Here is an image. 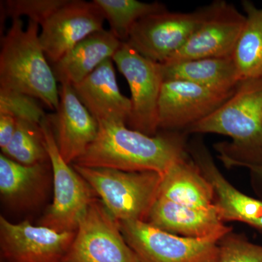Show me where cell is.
<instances>
[{
  "mask_svg": "<svg viewBox=\"0 0 262 262\" xmlns=\"http://www.w3.org/2000/svg\"><path fill=\"white\" fill-rule=\"evenodd\" d=\"M39 100L28 95L0 89V113L9 114L16 120H25L41 125L47 117Z\"/></svg>",
  "mask_w": 262,
  "mask_h": 262,
  "instance_id": "cell-26",
  "label": "cell"
},
{
  "mask_svg": "<svg viewBox=\"0 0 262 262\" xmlns=\"http://www.w3.org/2000/svg\"><path fill=\"white\" fill-rule=\"evenodd\" d=\"M246 15L226 1L208 5L206 18L187 44L165 63L207 58H232Z\"/></svg>",
  "mask_w": 262,
  "mask_h": 262,
  "instance_id": "cell-12",
  "label": "cell"
},
{
  "mask_svg": "<svg viewBox=\"0 0 262 262\" xmlns=\"http://www.w3.org/2000/svg\"><path fill=\"white\" fill-rule=\"evenodd\" d=\"M159 196L183 206L203 209L215 207L213 188L189 153L162 177Z\"/></svg>",
  "mask_w": 262,
  "mask_h": 262,
  "instance_id": "cell-19",
  "label": "cell"
},
{
  "mask_svg": "<svg viewBox=\"0 0 262 262\" xmlns=\"http://www.w3.org/2000/svg\"><path fill=\"white\" fill-rule=\"evenodd\" d=\"M208 5L191 13L168 9L141 18L126 42L141 56L163 63L178 53L206 18Z\"/></svg>",
  "mask_w": 262,
  "mask_h": 262,
  "instance_id": "cell-9",
  "label": "cell"
},
{
  "mask_svg": "<svg viewBox=\"0 0 262 262\" xmlns=\"http://www.w3.org/2000/svg\"><path fill=\"white\" fill-rule=\"evenodd\" d=\"M217 157L227 168L248 169L262 180V148L244 147L232 141H221L213 145Z\"/></svg>",
  "mask_w": 262,
  "mask_h": 262,
  "instance_id": "cell-25",
  "label": "cell"
},
{
  "mask_svg": "<svg viewBox=\"0 0 262 262\" xmlns=\"http://www.w3.org/2000/svg\"><path fill=\"white\" fill-rule=\"evenodd\" d=\"M76 232H58L29 221L0 217V253L4 262H64Z\"/></svg>",
  "mask_w": 262,
  "mask_h": 262,
  "instance_id": "cell-10",
  "label": "cell"
},
{
  "mask_svg": "<svg viewBox=\"0 0 262 262\" xmlns=\"http://www.w3.org/2000/svg\"><path fill=\"white\" fill-rule=\"evenodd\" d=\"M146 222L169 233L193 238H222L232 231L222 220L216 205L203 209L183 206L162 196L151 207Z\"/></svg>",
  "mask_w": 262,
  "mask_h": 262,
  "instance_id": "cell-17",
  "label": "cell"
},
{
  "mask_svg": "<svg viewBox=\"0 0 262 262\" xmlns=\"http://www.w3.org/2000/svg\"><path fill=\"white\" fill-rule=\"evenodd\" d=\"M53 181V200L39 224L58 232H77L79 222L96 198L94 189L62 158L47 117L42 124Z\"/></svg>",
  "mask_w": 262,
  "mask_h": 262,
  "instance_id": "cell-5",
  "label": "cell"
},
{
  "mask_svg": "<svg viewBox=\"0 0 262 262\" xmlns=\"http://www.w3.org/2000/svg\"><path fill=\"white\" fill-rule=\"evenodd\" d=\"M182 80L164 81L158 103L159 130L186 132L233 94Z\"/></svg>",
  "mask_w": 262,
  "mask_h": 262,
  "instance_id": "cell-11",
  "label": "cell"
},
{
  "mask_svg": "<svg viewBox=\"0 0 262 262\" xmlns=\"http://www.w3.org/2000/svg\"><path fill=\"white\" fill-rule=\"evenodd\" d=\"M187 134L162 131L151 136L124 124H102L96 140L75 165L124 171H155L163 177L188 155Z\"/></svg>",
  "mask_w": 262,
  "mask_h": 262,
  "instance_id": "cell-1",
  "label": "cell"
},
{
  "mask_svg": "<svg viewBox=\"0 0 262 262\" xmlns=\"http://www.w3.org/2000/svg\"><path fill=\"white\" fill-rule=\"evenodd\" d=\"M3 154L25 165L50 161L41 125L29 120H17L14 136L3 150Z\"/></svg>",
  "mask_w": 262,
  "mask_h": 262,
  "instance_id": "cell-24",
  "label": "cell"
},
{
  "mask_svg": "<svg viewBox=\"0 0 262 262\" xmlns=\"http://www.w3.org/2000/svg\"><path fill=\"white\" fill-rule=\"evenodd\" d=\"M160 65L164 81H186L221 92L234 91L241 81L232 58H200Z\"/></svg>",
  "mask_w": 262,
  "mask_h": 262,
  "instance_id": "cell-20",
  "label": "cell"
},
{
  "mask_svg": "<svg viewBox=\"0 0 262 262\" xmlns=\"http://www.w3.org/2000/svg\"><path fill=\"white\" fill-rule=\"evenodd\" d=\"M39 33L36 22L29 20L24 29L21 19H12L11 27L2 38L0 89L37 98L56 112L60 101L58 81L41 46Z\"/></svg>",
  "mask_w": 262,
  "mask_h": 262,
  "instance_id": "cell-2",
  "label": "cell"
},
{
  "mask_svg": "<svg viewBox=\"0 0 262 262\" xmlns=\"http://www.w3.org/2000/svg\"><path fill=\"white\" fill-rule=\"evenodd\" d=\"M246 22L234 48L232 60L241 80L262 78V8L242 2Z\"/></svg>",
  "mask_w": 262,
  "mask_h": 262,
  "instance_id": "cell-22",
  "label": "cell"
},
{
  "mask_svg": "<svg viewBox=\"0 0 262 262\" xmlns=\"http://www.w3.org/2000/svg\"><path fill=\"white\" fill-rule=\"evenodd\" d=\"M140 262H217L221 237L193 238L169 233L143 221L118 222Z\"/></svg>",
  "mask_w": 262,
  "mask_h": 262,
  "instance_id": "cell-6",
  "label": "cell"
},
{
  "mask_svg": "<svg viewBox=\"0 0 262 262\" xmlns=\"http://www.w3.org/2000/svg\"><path fill=\"white\" fill-rule=\"evenodd\" d=\"M51 162L33 165H22L0 155V192L13 204L31 203L43 193L47 183Z\"/></svg>",
  "mask_w": 262,
  "mask_h": 262,
  "instance_id": "cell-21",
  "label": "cell"
},
{
  "mask_svg": "<svg viewBox=\"0 0 262 262\" xmlns=\"http://www.w3.org/2000/svg\"><path fill=\"white\" fill-rule=\"evenodd\" d=\"M73 167L117 222H146L151 207L159 198L160 173L89 168L75 164Z\"/></svg>",
  "mask_w": 262,
  "mask_h": 262,
  "instance_id": "cell-3",
  "label": "cell"
},
{
  "mask_svg": "<svg viewBox=\"0 0 262 262\" xmlns=\"http://www.w3.org/2000/svg\"><path fill=\"white\" fill-rule=\"evenodd\" d=\"M217 262H262V246L232 231L219 242Z\"/></svg>",
  "mask_w": 262,
  "mask_h": 262,
  "instance_id": "cell-27",
  "label": "cell"
},
{
  "mask_svg": "<svg viewBox=\"0 0 262 262\" xmlns=\"http://www.w3.org/2000/svg\"><path fill=\"white\" fill-rule=\"evenodd\" d=\"M122 43L110 30L93 33L51 66L57 81L72 85L80 83L103 62L113 58Z\"/></svg>",
  "mask_w": 262,
  "mask_h": 262,
  "instance_id": "cell-18",
  "label": "cell"
},
{
  "mask_svg": "<svg viewBox=\"0 0 262 262\" xmlns=\"http://www.w3.org/2000/svg\"><path fill=\"white\" fill-rule=\"evenodd\" d=\"M186 134H215L247 148H262V78L241 80L220 108Z\"/></svg>",
  "mask_w": 262,
  "mask_h": 262,
  "instance_id": "cell-4",
  "label": "cell"
},
{
  "mask_svg": "<svg viewBox=\"0 0 262 262\" xmlns=\"http://www.w3.org/2000/svg\"><path fill=\"white\" fill-rule=\"evenodd\" d=\"M55 113L48 115L58 151L67 163H75L97 137L99 125L81 102L72 84L61 83Z\"/></svg>",
  "mask_w": 262,
  "mask_h": 262,
  "instance_id": "cell-14",
  "label": "cell"
},
{
  "mask_svg": "<svg viewBox=\"0 0 262 262\" xmlns=\"http://www.w3.org/2000/svg\"><path fill=\"white\" fill-rule=\"evenodd\" d=\"M104 20L94 1L67 0L41 25L39 40L51 65L91 34L102 30Z\"/></svg>",
  "mask_w": 262,
  "mask_h": 262,
  "instance_id": "cell-13",
  "label": "cell"
},
{
  "mask_svg": "<svg viewBox=\"0 0 262 262\" xmlns=\"http://www.w3.org/2000/svg\"><path fill=\"white\" fill-rule=\"evenodd\" d=\"M113 60L130 88L131 113L127 126L146 135H157L164 82L161 65L141 56L126 42L122 43Z\"/></svg>",
  "mask_w": 262,
  "mask_h": 262,
  "instance_id": "cell-7",
  "label": "cell"
},
{
  "mask_svg": "<svg viewBox=\"0 0 262 262\" xmlns=\"http://www.w3.org/2000/svg\"><path fill=\"white\" fill-rule=\"evenodd\" d=\"M17 120L9 114L0 113V147L2 151L10 144L16 129Z\"/></svg>",
  "mask_w": 262,
  "mask_h": 262,
  "instance_id": "cell-29",
  "label": "cell"
},
{
  "mask_svg": "<svg viewBox=\"0 0 262 262\" xmlns=\"http://www.w3.org/2000/svg\"><path fill=\"white\" fill-rule=\"evenodd\" d=\"M64 262H140L118 222L96 198L79 222Z\"/></svg>",
  "mask_w": 262,
  "mask_h": 262,
  "instance_id": "cell-8",
  "label": "cell"
},
{
  "mask_svg": "<svg viewBox=\"0 0 262 262\" xmlns=\"http://www.w3.org/2000/svg\"><path fill=\"white\" fill-rule=\"evenodd\" d=\"M187 151L214 190L215 205L225 222H237L262 231V201L241 192L217 167L201 139L188 143Z\"/></svg>",
  "mask_w": 262,
  "mask_h": 262,
  "instance_id": "cell-15",
  "label": "cell"
},
{
  "mask_svg": "<svg viewBox=\"0 0 262 262\" xmlns=\"http://www.w3.org/2000/svg\"><path fill=\"white\" fill-rule=\"evenodd\" d=\"M110 24L111 32L122 42H127L131 29L139 20L167 10L158 2L143 3L136 0H94Z\"/></svg>",
  "mask_w": 262,
  "mask_h": 262,
  "instance_id": "cell-23",
  "label": "cell"
},
{
  "mask_svg": "<svg viewBox=\"0 0 262 262\" xmlns=\"http://www.w3.org/2000/svg\"><path fill=\"white\" fill-rule=\"evenodd\" d=\"M113 58L106 60L80 83L72 85L77 97L98 125L124 124L130 120V98L117 84Z\"/></svg>",
  "mask_w": 262,
  "mask_h": 262,
  "instance_id": "cell-16",
  "label": "cell"
},
{
  "mask_svg": "<svg viewBox=\"0 0 262 262\" xmlns=\"http://www.w3.org/2000/svg\"><path fill=\"white\" fill-rule=\"evenodd\" d=\"M67 0H9L4 2L5 15L13 18L28 16L29 20L39 26Z\"/></svg>",
  "mask_w": 262,
  "mask_h": 262,
  "instance_id": "cell-28",
  "label": "cell"
}]
</instances>
